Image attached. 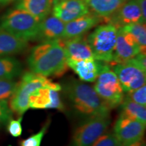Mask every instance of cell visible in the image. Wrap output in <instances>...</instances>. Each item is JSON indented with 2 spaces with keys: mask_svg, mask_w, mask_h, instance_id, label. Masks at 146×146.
<instances>
[{
  "mask_svg": "<svg viewBox=\"0 0 146 146\" xmlns=\"http://www.w3.org/2000/svg\"><path fill=\"white\" fill-rule=\"evenodd\" d=\"M128 1L129 0H89L87 5L93 13L108 23L111 16Z\"/></svg>",
  "mask_w": 146,
  "mask_h": 146,
  "instance_id": "d6986e66",
  "label": "cell"
},
{
  "mask_svg": "<svg viewBox=\"0 0 146 146\" xmlns=\"http://www.w3.org/2000/svg\"><path fill=\"white\" fill-rule=\"evenodd\" d=\"M67 65L72 69L82 81L94 82L100 75L107 63L96 59L83 60H66Z\"/></svg>",
  "mask_w": 146,
  "mask_h": 146,
  "instance_id": "4fadbf2b",
  "label": "cell"
},
{
  "mask_svg": "<svg viewBox=\"0 0 146 146\" xmlns=\"http://www.w3.org/2000/svg\"><path fill=\"white\" fill-rule=\"evenodd\" d=\"M129 99L139 104L146 106V86L143 85L139 88L127 92V96Z\"/></svg>",
  "mask_w": 146,
  "mask_h": 146,
  "instance_id": "484cf974",
  "label": "cell"
},
{
  "mask_svg": "<svg viewBox=\"0 0 146 146\" xmlns=\"http://www.w3.org/2000/svg\"><path fill=\"white\" fill-rule=\"evenodd\" d=\"M124 92L133 91L145 85L146 70L139 66L133 59L113 66Z\"/></svg>",
  "mask_w": 146,
  "mask_h": 146,
  "instance_id": "ba28073f",
  "label": "cell"
},
{
  "mask_svg": "<svg viewBox=\"0 0 146 146\" xmlns=\"http://www.w3.org/2000/svg\"><path fill=\"white\" fill-rule=\"evenodd\" d=\"M145 125L138 120L120 114L114 126V134L123 146L143 139Z\"/></svg>",
  "mask_w": 146,
  "mask_h": 146,
  "instance_id": "9c48e42d",
  "label": "cell"
},
{
  "mask_svg": "<svg viewBox=\"0 0 146 146\" xmlns=\"http://www.w3.org/2000/svg\"><path fill=\"white\" fill-rule=\"evenodd\" d=\"M141 52V48L134 38L122 28L118 29L113 59L110 65L129 61Z\"/></svg>",
  "mask_w": 146,
  "mask_h": 146,
  "instance_id": "30bf717a",
  "label": "cell"
},
{
  "mask_svg": "<svg viewBox=\"0 0 146 146\" xmlns=\"http://www.w3.org/2000/svg\"><path fill=\"white\" fill-rule=\"evenodd\" d=\"M48 127V124H46L39 132L36 134H34L29 137L27 139L22 140L20 143L21 146H40L41 141L46 133L47 128Z\"/></svg>",
  "mask_w": 146,
  "mask_h": 146,
  "instance_id": "d4e9b609",
  "label": "cell"
},
{
  "mask_svg": "<svg viewBox=\"0 0 146 146\" xmlns=\"http://www.w3.org/2000/svg\"><path fill=\"white\" fill-rule=\"evenodd\" d=\"M41 87H47L58 91L62 90L60 84L54 83L46 76L32 72H25L10 98L9 106L12 112L23 116L29 109L30 96Z\"/></svg>",
  "mask_w": 146,
  "mask_h": 146,
  "instance_id": "3957f363",
  "label": "cell"
},
{
  "mask_svg": "<svg viewBox=\"0 0 146 146\" xmlns=\"http://www.w3.org/2000/svg\"><path fill=\"white\" fill-rule=\"evenodd\" d=\"M143 19L146 21V0H137Z\"/></svg>",
  "mask_w": 146,
  "mask_h": 146,
  "instance_id": "4dcf8cb0",
  "label": "cell"
},
{
  "mask_svg": "<svg viewBox=\"0 0 146 146\" xmlns=\"http://www.w3.org/2000/svg\"><path fill=\"white\" fill-rule=\"evenodd\" d=\"M91 146H123L114 133H104Z\"/></svg>",
  "mask_w": 146,
  "mask_h": 146,
  "instance_id": "4316f807",
  "label": "cell"
},
{
  "mask_svg": "<svg viewBox=\"0 0 146 146\" xmlns=\"http://www.w3.org/2000/svg\"><path fill=\"white\" fill-rule=\"evenodd\" d=\"M17 84L14 79L0 78V101L10 99L15 91Z\"/></svg>",
  "mask_w": 146,
  "mask_h": 146,
  "instance_id": "cb8c5ba5",
  "label": "cell"
},
{
  "mask_svg": "<svg viewBox=\"0 0 146 146\" xmlns=\"http://www.w3.org/2000/svg\"><path fill=\"white\" fill-rule=\"evenodd\" d=\"M12 117V111L8 104V100L0 101V127L8 124Z\"/></svg>",
  "mask_w": 146,
  "mask_h": 146,
  "instance_id": "83f0119b",
  "label": "cell"
},
{
  "mask_svg": "<svg viewBox=\"0 0 146 146\" xmlns=\"http://www.w3.org/2000/svg\"><path fill=\"white\" fill-rule=\"evenodd\" d=\"M39 21L25 11L15 8L7 12L1 18L0 28L26 41L36 40Z\"/></svg>",
  "mask_w": 146,
  "mask_h": 146,
  "instance_id": "277c9868",
  "label": "cell"
},
{
  "mask_svg": "<svg viewBox=\"0 0 146 146\" xmlns=\"http://www.w3.org/2000/svg\"><path fill=\"white\" fill-rule=\"evenodd\" d=\"M66 1V0H54V5L56 4V3H58L62 2V1Z\"/></svg>",
  "mask_w": 146,
  "mask_h": 146,
  "instance_id": "836d02e7",
  "label": "cell"
},
{
  "mask_svg": "<svg viewBox=\"0 0 146 146\" xmlns=\"http://www.w3.org/2000/svg\"><path fill=\"white\" fill-rule=\"evenodd\" d=\"M89 12V6L84 0H66L54 5L52 8V15L64 23L74 21Z\"/></svg>",
  "mask_w": 146,
  "mask_h": 146,
  "instance_id": "8fae6325",
  "label": "cell"
},
{
  "mask_svg": "<svg viewBox=\"0 0 146 146\" xmlns=\"http://www.w3.org/2000/svg\"><path fill=\"white\" fill-rule=\"evenodd\" d=\"M62 88L74 110L85 119L110 116V110L88 84L70 78L64 83Z\"/></svg>",
  "mask_w": 146,
  "mask_h": 146,
  "instance_id": "7a4b0ae2",
  "label": "cell"
},
{
  "mask_svg": "<svg viewBox=\"0 0 146 146\" xmlns=\"http://www.w3.org/2000/svg\"><path fill=\"white\" fill-rule=\"evenodd\" d=\"M51 102V89L41 87L33 93L29 98V108L36 110L50 109Z\"/></svg>",
  "mask_w": 146,
  "mask_h": 146,
  "instance_id": "7402d4cb",
  "label": "cell"
},
{
  "mask_svg": "<svg viewBox=\"0 0 146 146\" xmlns=\"http://www.w3.org/2000/svg\"><path fill=\"white\" fill-rule=\"evenodd\" d=\"M62 40L66 60L95 59L86 36L82 35Z\"/></svg>",
  "mask_w": 146,
  "mask_h": 146,
  "instance_id": "9a60e30c",
  "label": "cell"
},
{
  "mask_svg": "<svg viewBox=\"0 0 146 146\" xmlns=\"http://www.w3.org/2000/svg\"><path fill=\"white\" fill-rule=\"evenodd\" d=\"M84 1H86V2L87 3V2H88V1H89V0H84Z\"/></svg>",
  "mask_w": 146,
  "mask_h": 146,
  "instance_id": "e575fe53",
  "label": "cell"
},
{
  "mask_svg": "<svg viewBox=\"0 0 146 146\" xmlns=\"http://www.w3.org/2000/svg\"><path fill=\"white\" fill-rule=\"evenodd\" d=\"M22 120H23V116H21L17 120L10 119L8 123L7 130L14 137H18L22 135V133H23Z\"/></svg>",
  "mask_w": 146,
  "mask_h": 146,
  "instance_id": "f1b7e54d",
  "label": "cell"
},
{
  "mask_svg": "<svg viewBox=\"0 0 146 146\" xmlns=\"http://www.w3.org/2000/svg\"><path fill=\"white\" fill-rule=\"evenodd\" d=\"M127 146H145V143L143 141V139H141L140 141L135 142V143H131L130 145Z\"/></svg>",
  "mask_w": 146,
  "mask_h": 146,
  "instance_id": "1f68e13d",
  "label": "cell"
},
{
  "mask_svg": "<svg viewBox=\"0 0 146 146\" xmlns=\"http://www.w3.org/2000/svg\"><path fill=\"white\" fill-rule=\"evenodd\" d=\"M27 63L31 72L46 76H62L68 70L62 39L41 42L32 49Z\"/></svg>",
  "mask_w": 146,
  "mask_h": 146,
  "instance_id": "6da1fadb",
  "label": "cell"
},
{
  "mask_svg": "<svg viewBox=\"0 0 146 146\" xmlns=\"http://www.w3.org/2000/svg\"><path fill=\"white\" fill-rule=\"evenodd\" d=\"M118 29L112 24L100 25L87 36L94 58L110 64L113 59Z\"/></svg>",
  "mask_w": 146,
  "mask_h": 146,
  "instance_id": "5b68a950",
  "label": "cell"
},
{
  "mask_svg": "<svg viewBox=\"0 0 146 146\" xmlns=\"http://www.w3.org/2000/svg\"><path fill=\"white\" fill-rule=\"evenodd\" d=\"M137 64L141 66L143 70H146V55L145 53H139L133 58Z\"/></svg>",
  "mask_w": 146,
  "mask_h": 146,
  "instance_id": "f546056e",
  "label": "cell"
},
{
  "mask_svg": "<svg viewBox=\"0 0 146 146\" xmlns=\"http://www.w3.org/2000/svg\"><path fill=\"white\" fill-rule=\"evenodd\" d=\"M54 6V0H17L14 8L28 12L41 22L49 16Z\"/></svg>",
  "mask_w": 146,
  "mask_h": 146,
  "instance_id": "e0dca14e",
  "label": "cell"
},
{
  "mask_svg": "<svg viewBox=\"0 0 146 146\" xmlns=\"http://www.w3.org/2000/svg\"><path fill=\"white\" fill-rule=\"evenodd\" d=\"M129 33L139 45L142 53L146 50V27L145 23H133L121 27Z\"/></svg>",
  "mask_w": 146,
  "mask_h": 146,
  "instance_id": "603a6c76",
  "label": "cell"
},
{
  "mask_svg": "<svg viewBox=\"0 0 146 146\" xmlns=\"http://www.w3.org/2000/svg\"><path fill=\"white\" fill-rule=\"evenodd\" d=\"M110 123V116L87 118L74 130L69 146H91L105 133Z\"/></svg>",
  "mask_w": 146,
  "mask_h": 146,
  "instance_id": "52a82bcc",
  "label": "cell"
},
{
  "mask_svg": "<svg viewBox=\"0 0 146 146\" xmlns=\"http://www.w3.org/2000/svg\"><path fill=\"white\" fill-rule=\"evenodd\" d=\"M14 1H17V0H0V5L1 6H4L10 3L14 2Z\"/></svg>",
  "mask_w": 146,
  "mask_h": 146,
  "instance_id": "d6a6232c",
  "label": "cell"
},
{
  "mask_svg": "<svg viewBox=\"0 0 146 146\" xmlns=\"http://www.w3.org/2000/svg\"><path fill=\"white\" fill-rule=\"evenodd\" d=\"M23 72L20 61L12 56H0V78L13 80Z\"/></svg>",
  "mask_w": 146,
  "mask_h": 146,
  "instance_id": "ffe728a7",
  "label": "cell"
},
{
  "mask_svg": "<svg viewBox=\"0 0 146 146\" xmlns=\"http://www.w3.org/2000/svg\"><path fill=\"white\" fill-rule=\"evenodd\" d=\"M102 21V18L89 12L85 15L69 23H65L64 33L62 39H70L84 35L93 27Z\"/></svg>",
  "mask_w": 146,
  "mask_h": 146,
  "instance_id": "5bb4252c",
  "label": "cell"
},
{
  "mask_svg": "<svg viewBox=\"0 0 146 146\" xmlns=\"http://www.w3.org/2000/svg\"><path fill=\"white\" fill-rule=\"evenodd\" d=\"M94 89L110 110L120 106L125 98L117 76L109 65L104 68L97 78Z\"/></svg>",
  "mask_w": 146,
  "mask_h": 146,
  "instance_id": "8992f818",
  "label": "cell"
},
{
  "mask_svg": "<svg viewBox=\"0 0 146 146\" xmlns=\"http://www.w3.org/2000/svg\"><path fill=\"white\" fill-rule=\"evenodd\" d=\"M65 23L54 15L47 16L39 22V33L36 40L41 42L62 39Z\"/></svg>",
  "mask_w": 146,
  "mask_h": 146,
  "instance_id": "2e32d148",
  "label": "cell"
},
{
  "mask_svg": "<svg viewBox=\"0 0 146 146\" xmlns=\"http://www.w3.org/2000/svg\"><path fill=\"white\" fill-rule=\"evenodd\" d=\"M28 47V41L16 37L0 28V56H10L24 52Z\"/></svg>",
  "mask_w": 146,
  "mask_h": 146,
  "instance_id": "ac0fdd59",
  "label": "cell"
},
{
  "mask_svg": "<svg viewBox=\"0 0 146 146\" xmlns=\"http://www.w3.org/2000/svg\"><path fill=\"white\" fill-rule=\"evenodd\" d=\"M120 106H121V114L146 125L145 106L135 103L129 99L127 97L124 98L123 101Z\"/></svg>",
  "mask_w": 146,
  "mask_h": 146,
  "instance_id": "44dd1931",
  "label": "cell"
},
{
  "mask_svg": "<svg viewBox=\"0 0 146 146\" xmlns=\"http://www.w3.org/2000/svg\"><path fill=\"white\" fill-rule=\"evenodd\" d=\"M137 0H129L109 19L108 23L117 29L133 23H145Z\"/></svg>",
  "mask_w": 146,
  "mask_h": 146,
  "instance_id": "7c38bea8",
  "label": "cell"
}]
</instances>
